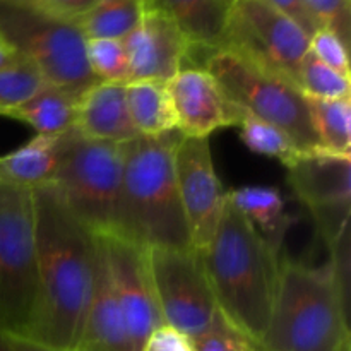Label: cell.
Segmentation results:
<instances>
[{"label":"cell","instance_id":"4","mask_svg":"<svg viewBox=\"0 0 351 351\" xmlns=\"http://www.w3.org/2000/svg\"><path fill=\"white\" fill-rule=\"evenodd\" d=\"M348 297L331 263L280 261L276 295L263 351H341L350 338Z\"/></svg>","mask_w":351,"mask_h":351},{"label":"cell","instance_id":"7","mask_svg":"<svg viewBox=\"0 0 351 351\" xmlns=\"http://www.w3.org/2000/svg\"><path fill=\"white\" fill-rule=\"evenodd\" d=\"M125 144L84 139L72 129L62 134L51 185L96 235L115 232Z\"/></svg>","mask_w":351,"mask_h":351},{"label":"cell","instance_id":"10","mask_svg":"<svg viewBox=\"0 0 351 351\" xmlns=\"http://www.w3.org/2000/svg\"><path fill=\"white\" fill-rule=\"evenodd\" d=\"M308 40L297 23L264 0H232L219 48H230L297 84Z\"/></svg>","mask_w":351,"mask_h":351},{"label":"cell","instance_id":"28","mask_svg":"<svg viewBox=\"0 0 351 351\" xmlns=\"http://www.w3.org/2000/svg\"><path fill=\"white\" fill-rule=\"evenodd\" d=\"M86 58L98 81L127 84L130 81L129 60L122 40L91 38L86 40Z\"/></svg>","mask_w":351,"mask_h":351},{"label":"cell","instance_id":"18","mask_svg":"<svg viewBox=\"0 0 351 351\" xmlns=\"http://www.w3.org/2000/svg\"><path fill=\"white\" fill-rule=\"evenodd\" d=\"M146 7L170 17L191 47H221L232 0H144Z\"/></svg>","mask_w":351,"mask_h":351},{"label":"cell","instance_id":"30","mask_svg":"<svg viewBox=\"0 0 351 351\" xmlns=\"http://www.w3.org/2000/svg\"><path fill=\"white\" fill-rule=\"evenodd\" d=\"M308 51L328 67L335 69L346 77H351L348 45L335 31L328 27L315 31L308 40Z\"/></svg>","mask_w":351,"mask_h":351},{"label":"cell","instance_id":"25","mask_svg":"<svg viewBox=\"0 0 351 351\" xmlns=\"http://www.w3.org/2000/svg\"><path fill=\"white\" fill-rule=\"evenodd\" d=\"M47 84L43 74L29 60L17 55L16 60L0 69V117L33 98Z\"/></svg>","mask_w":351,"mask_h":351},{"label":"cell","instance_id":"19","mask_svg":"<svg viewBox=\"0 0 351 351\" xmlns=\"http://www.w3.org/2000/svg\"><path fill=\"white\" fill-rule=\"evenodd\" d=\"M62 134H36L12 153L0 158V180L36 189L51 184L60 153Z\"/></svg>","mask_w":351,"mask_h":351},{"label":"cell","instance_id":"3","mask_svg":"<svg viewBox=\"0 0 351 351\" xmlns=\"http://www.w3.org/2000/svg\"><path fill=\"white\" fill-rule=\"evenodd\" d=\"M178 130L158 137L139 136L125 144L115 235L151 247H192L175 177Z\"/></svg>","mask_w":351,"mask_h":351},{"label":"cell","instance_id":"29","mask_svg":"<svg viewBox=\"0 0 351 351\" xmlns=\"http://www.w3.org/2000/svg\"><path fill=\"white\" fill-rule=\"evenodd\" d=\"M256 343L218 311L215 321L194 341V351H252Z\"/></svg>","mask_w":351,"mask_h":351},{"label":"cell","instance_id":"22","mask_svg":"<svg viewBox=\"0 0 351 351\" xmlns=\"http://www.w3.org/2000/svg\"><path fill=\"white\" fill-rule=\"evenodd\" d=\"M125 99L130 120L139 136L158 137L177 130V117L167 82H127Z\"/></svg>","mask_w":351,"mask_h":351},{"label":"cell","instance_id":"38","mask_svg":"<svg viewBox=\"0 0 351 351\" xmlns=\"http://www.w3.org/2000/svg\"><path fill=\"white\" fill-rule=\"evenodd\" d=\"M341 351H351V341L350 343H346L345 346H343V350Z\"/></svg>","mask_w":351,"mask_h":351},{"label":"cell","instance_id":"26","mask_svg":"<svg viewBox=\"0 0 351 351\" xmlns=\"http://www.w3.org/2000/svg\"><path fill=\"white\" fill-rule=\"evenodd\" d=\"M240 139L247 149L261 156L278 158L281 163H288L298 153L297 146L291 143L290 137L278 127L242 112L240 117Z\"/></svg>","mask_w":351,"mask_h":351},{"label":"cell","instance_id":"33","mask_svg":"<svg viewBox=\"0 0 351 351\" xmlns=\"http://www.w3.org/2000/svg\"><path fill=\"white\" fill-rule=\"evenodd\" d=\"M269 5H273L274 9L280 10L281 14L290 17L293 23H297L308 36L315 33L317 29H321L317 23H315L314 17L311 16V12L307 10V7L304 5L302 0H264Z\"/></svg>","mask_w":351,"mask_h":351},{"label":"cell","instance_id":"39","mask_svg":"<svg viewBox=\"0 0 351 351\" xmlns=\"http://www.w3.org/2000/svg\"><path fill=\"white\" fill-rule=\"evenodd\" d=\"M252 351H263V350H261V348H259V346H257V348H254Z\"/></svg>","mask_w":351,"mask_h":351},{"label":"cell","instance_id":"6","mask_svg":"<svg viewBox=\"0 0 351 351\" xmlns=\"http://www.w3.org/2000/svg\"><path fill=\"white\" fill-rule=\"evenodd\" d=\"M0 38L48 84L86 89L98 81L89 69L77 21L55 16L33 0H0Z\"/></svg>","mask_w":351,"mask_h":351},{"label":"cell","instance_id":"16","mask_svg":"<svg viewBox=\"0 0 351 351\" xmlns=\"http://www.w3.org/2000/svg\"><path fill=\"white\" fill-rule=\"evenodd\" d=\"M72 130L84 139L125 144L139 137L125 99V84L96 81L77 96Z\"/></svg>","mask_w":351,"mask_h":351},{"label":"cell","instance_id":"32","mask_svg":"<svg viewBox=\"0 0 351 351\" xmlns=\"http://www.w3.org/2000/svg\"><path fill=\"white\" fill-rule=\"evenodd\" d=\"M143 351H194V341L178 329L161 324L151 332Z\"/></svg>","mask_w":351,"mask_h":351},{"label":"cell","instance_id":"20","mask_svg":"<svg viewBox=\"0 0 351 351\" xmlns=\"http://www.w3.org/2000/svg\"><path fill=\"white\" fill-rule=\"evenodd\" d=\"M228 199L257 232L281 254L285 235L295 223L291 215L285 213V199L276 187L267 185H245L228 192Z\"/></svg>","mask_w":351,"mask_h":351},{"label":"cell","instance_id":"27","mask_svg":"<svg viewBox=\"0 0 351 351\" xmlns=\"http://www.w3.org/2000/svg\"><path fill=\"white\" fill-rule=\"evenodd\" d=\"M297 86L305 98L341 99L350 98L351 77L319 62L311 51L302 60L297 74Z\"/></svg>","mask_w":351,"mask_h":351},{"label":"cell","instance_id":"11","mask_svg":"<svg viewBox=\"0 0 351 351\" xmlns=\"http://www.w3.org/2000/svg\"><path fill=\"white\" fill-rule=\"evenodd\" d=\"M285 168L291 191L311 211L322 240L331 249L350 230L351 156L315 147L298 151Z\"/></svg>","mask_w":351,"mask_h":351},{"label":"cell","instance_id":"5","mask_svg":"<svg viewBox=\"0 0 351 351\" xmlns=\"http://www.w3.org/2000/svg\"><path fill=\"white\" fill-rule=\"evenodd\" d=\"M202 69L215 77L237 108L283 130L298 151L321 147L307 98L293 81L230 48H216Z\"/></svg>","mask_w":351,"mask_h":351},{"label":"cell","instance_id":"8","mask_svg":"<svg viewBox=\"0 0 351 351\" xmlns=\"http://www.w3.org/2000/svg\"><path fill=\"white\" fill-rule=\"evenodd\" d=\"M36 298L33 189L0 180V328L26 335Z\"/></svg>","mask_w":351,"mask_h":351},{"label":"cell","instance_id":"17","mask_svg":"<svg viewBox=\"0 0 351 351\" xmlns=\"http://www.w3.org/2000/svg\"><path fill=\"white\" fill-rule=\"evenodd\" d=\"M72 351H134L99 239L95 285Z\"/></svg>","mask_w":351,"mask_h":351},{"label":"cell","instance_id":"21","mask_svg":"<svg viewBox=\"0 0 351 351\" xmlns=\"http://www.w3.org/2000/svg\"><path fill=\"white\" fill-rule=\"evenodd\" d=\"M82 89L60 88L47 84L40 93L9 110L3 117L19 120L34 129L36 134L57 136L72 129L75 103Z\"/></svg>","mask_w":351,"mask_h":351},{"label":"cell","instance_id":"9","mask_svg":"<svg viewBox=\"0 0 351 351\" xmlns=\"http://www.w3.org/2000/svg\"><path fill=\"white\" fill-rule=\"evenodd\" d=\"M146 263L163 324L195 341L218 314L201 250L151 247Z\"/></svg>","mask_w":351,"mask_h":351},{"label":"cell","instance_id":"13","mask_svg":"<svg viewBox=\"0 0 351 351\" xmlns=\"http://www.w3.org/2000/svg\"><path fill=\"white\" fill-rule=\"evenodd\" d=\"M98 239L132 348L143 351L151 332L163 324L151 287L146 249L115 233L98 235Z\"/></svg>","mask_w":351,"mask_h":351},{"label":"cell","instance_id":"34","mask_svg":"<svg viewBox=\"0 0 351 351\" xmlns=\"http://www.w3.org/2000/svg\"><path fill=\"white\" fill-rule=\"evenodd\" d=\"M33 2L55 16L79 21L95 7L98 0H33Z\"/></svg>","mask_w":351,"mask_h":351},{"label":"cell","instance_id":"12","mask_svg":"<svg viewBox=\"0 0 351 351\" xmlns=\"http://www.w3.org/2000/svg\"><path fill=\"white\" fill-rule=\"evenodd\" d=\"M173 163L192 247L202 250L211 242L228 201V192L215 170L209 137L182 136Z\"/></svg>","mask_w":351,"mask_h":351},{"label":"cell","instance_id":"2","mask_svg":"<svg viewBox=\"0 0 351 351\" xmlns=\"http://www.w3.org/2000/svg\"><path fill=\"white\" fill-rule=\"evenodd\" d=\"M201 256L218 311L259 346L276 295L280 252L228 199Z\"/></svg>","mask_w":351,"mask_h":351},{"label":"cell","instance_id":"31","mask_svg":"<svg viewBox=\"0 0 351 351\" xmlns=\"http://www.w3.org/2000/svg\"><path fill=\"white\" fill-rule=\"evenodd\" d=\"M302 2L319 26L335 31L346 45H350V0H302Z\"/></svg>","mask_w":351,"mask_h":351},{"label":"cell","instance_id":"14","mask_svg":"<svg viewBox=\"0 0 351 351\" xmlns=\"http://www.w3.org/2000/svg\"><path fill=\"white\" fill-rule=\"evenodd\" d=\"M167 86L182 136L209 137L219 129L239 125L242 110L226 98L206 69L184 67Z\"/></svg>","mask_w":351,"mask_h":351},{"label":"cell","instance_id":"37","mask_svg":"<svg viewBox=\"0 0 351 351\" xmlns=\"http://www.w3.org/2000/svg\"><path fill=\"white\" fill-rule=\"evenodd\" d=\"M0 351H12V348H10V345H9V341H7L5 331H3L2 328H0Z\"/></svg>","mask_w":351,"mask_h":351},{"label":"cell","instance_id":"23","mask_svg":"<svg viewBox=\"0 0 351 351\" xmlns=\"http://www.w3.org/2000/svg\"><path fill=\"white\" fill-rule=\"evenodd\" d=\"M144 9V0H98L77 23L86 40H123L141 23Z\"/></svg>","mask_w":351,"mask_h":351},{"label":"cell","instance_id":"1","mask_svg":"<svg viewBox=\"0 0 351 351\" xmlns=\"http://www.w3.org/2000/svg\"><path fill=\"white\" fill-rule=\"evenodd\" d=\"M38 298L24 338L72 351L95 285L98 235L75 218L51 184L33 189Z\"/></svg>","mask_w":351,"mask_h":351},{"label":"cell","instance_id":"35","mask_svg":"<svg viewBox=\"0 0 351 351\" xmlns=\"http://www.w3.org/2000/svg\"><path fill=\"white\" fill-rule=\"evenodd\" d=\"M7 341H9L10 348L12 351H62L57 348H50V346H45L41 343L33 341L29 338H24V336L19 335H10V332L5 331Z\"/></svg>","mask_w":351,"mask_h":351},{"label":"cell","instance_id":"15","mask_svg":"<svg viewBox=\"0 0 351 351\" xmlns=\"http://www.w3.org/2000/svg\"><path fill=\"white\" fill-rule=\"evenodd\" d=\"M122 43L129 60L130 81L168 82L187 65L191 43L180 27L156 9L146 7L141 23Z\"/></svg>","mask_w":351,"mask_h":351},{"label":"cell","instance_id":"36","mask_svg":"<svg viewBox=\"0 0 351 351\" xmlns=\"http://www.w3.org/2000/svg\"><path fill=\"white\" fill-rule=\"evenodd\" d=\"M17 53L5 43V41L0 38V69L5 67L7 64H10L12 60H16Z\"/></svg>","mask_w":351,"mask_h":351},{"label":"cell","instance_id":"24","mask_svg":"<svg viewBox=\"0 0 351 351\" xmlns=\"http://www.w3.org/2000/svg\"><path fill=\"white\" fill-rule=\"evenodd\" d=\"M312 125L319 146L336 154L351 156V101L307 98Z\"/></svg>","mask_w":351,"mask_h":351}]
</instances>
